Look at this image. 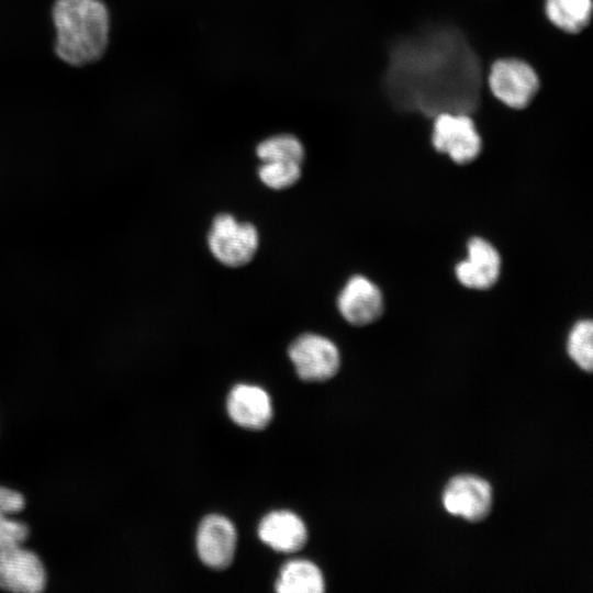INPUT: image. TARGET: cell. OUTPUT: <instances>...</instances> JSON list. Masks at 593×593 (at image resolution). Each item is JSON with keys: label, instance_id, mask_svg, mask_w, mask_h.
Listing matches in <instances>:
<instances>
[{"label": "cell", "instance_id": "cell-3", "mask_svg": "<svg viewBox=\"0 0 593 593\" xmlns=\"http://www.w3.org/2000/svg\"><path fill=\"white\" fill-rule=\"evenodd\" d=\"M208 244L220 262L228 267H240L253 259L259 237L253 224L237 222L231 214L223 213L214 217Z\"/></svg>", "mask_w": 593, "mask_h": 593}, {"label": "cell", "instance_id": "cell-7", "mask_svg": "<svg viewBox=\"0 0 593 593\" xmlns=\"http://www.w3.org/2000/svg\"><path fill=\"white\" fill-rule=\"evenodd\" d=\"M467 255L455 266L458 282L470 290L485 291L501 277L502 258L496 247L481 236L467 242Z\"/></svg>", "mask_w": 593, "mask_h": 593}, {"label": "cell", "instance_id": "cell-1", "mask_svg": "<svg viewBox=\"0 0 593 593\" xmlns=\"http://www.w3.org/2000/svg\"><path fill=\"white\" fill-rule=\"evenodd\" d=\"M387 90L401 110L427 115L474 111L480 101L479 58L460 32L450 27L422 31L391 52Z\"/></svg>", "mask_w": 593, "mask_h": 593}, {"label": "cell", "instance_id": "cell-15", "mask_svg": "<svg viewBox=\"0 0 593 593\" xmlns=\"http://www.w3.org/2000/svg\"><path fill=\"white\" fill-rule=\"evenodd\" d=\"M549 21L567 33H578L590 22L592 0H545Z\"/></svg>", "mask_w": 593, "mask_h": 593}, {"label": "cell", "instance_id": "cell-9", "mask_svg": "<svg viewBox=\"0 0 593 593\" xmlns=\"http://www.w3.org/2000/svg\"><path fill=\"white\" fill-rule=\"evenodd\" d=\"M337 307L346 322L366 326L378 321L384 312L380 288L365 276H353L342 289Z\"/></svg>", "mask_w": 593, "mask_h": 593}, {"label": "cell", "instance_id": "cell-8", "mask_svg": "<svg viewBox=\"0 0 593 593\" xmlns=\"http://www.w3.org/2000/svg\"><path fill=\"white\" fill-rule=\"evenodd\" d=\"M46 584L44 566L33 551L21 545L0 549V588L20 593H37Z\"/></svg>", "mask_w": 593, "mask_h": 593}, {"label": "cell", "instance_id": "cell-5", "mask_svg": "<svg viewBox=\"0 0 593 593\" xmlns=\"http://www.w3.org/2000/svg\"><path fill=\"white\" fill-rule=\"evenodd\" d=\"M488 81L495 98L513 109L527 107L539 89L536 71L516 58H503L493 63Z\"/></svg>", "mask_w": 593, "mask_h": 593}, {"label": "cell", "instance_id": "cell-14", "mask_svg": "<svg viewBox=\"0 0 593 593\" xmlns=\"http://www.w3.org/2000/svg\"><path fill=\"white\" fill-rule=\"evenodd\" d=\"M276 590L281 593H321L324 591L322 572L309 560H291L282 567Z\"/></svg>", "mask_w": 593, "mask_h": 593}, {"label": "cell", "instance_id": "cell-16", "mask_svg": "<svg viewBox=\"0 0 593 593\" xmlns=\"http://www.w3.org/2000/svg\"><path fill=\"white\" fill-rule=\"evenodd\" d=\"M24 497L19 492L0 486V549L22 545L29 535L27 526L9 517L24 507Z\"/></svg>", "mask_w": 593, "mask_h": 593}, {"label": "cell", "instance_id": "cell-2", "mask_svg": "<svg viewBox=\"0 0 593 593\" xmlns=\"http://www.w3.org/2000/svg\"><path fill=\"white\" fill-rule=\"evenodd\" d=\"M55 52L71 66L100 59L109 43L110 15L101 0H56L52 10Z\"/></svg>", "mask_w": 593, "mask_h": 593}, {"label": "cell", "instance_id": "cell-13", "mask_svg": "<svg viewBox=\"0 0 593 593\" xmlns=\"http://www.w3.org/2000/svg\"><path fill=\"white\" fill-rule=\"evenodd\" d=\"M259 538L281 552H294L306 542L307 530L303 521L289 511H275L266 515L258 527Z\"/></svg>", "mask_w": 593, "mask_h": 593}, {"label": "cell", "instance_id": "cell-10", "mask_svg": "<svg viewBox=\"0 0 593 593\" xmlns=\"http://www.w3.org/2000/svg\"><path fill=\"white\" fill-rule=\"evenodd\" d=\"M448 513L470 522L483 519L492 505L490 484L474 475H459L450 480L443 494Z\"/></svg>", "mask_w": 593, "mask_h": 593}, {"label": "cell", "instance_id": "cell-11", "mask_svg": "<svg viewBox=\"0 0 593 593\" xmlns=\"http://www.w3.org/2000/svg\"><path fill=\"white\" fill-rule=\"evenodd\" d=\"M236 530L231 521L221 515H209L200 524L197 549L200 559L210 568H227L234 557Z\"/></svg>", "mask_w": 593, "mask_h": 593}, {"label": "cell", "instance_id": "cell-17", "mask_svg": "<svg viewBox=\"0 0 593 593\" xmlns=\"http://www.w3.org/2000/svg\"><path fill=\"white\" fill-rule=\"evenodd\" d=\"M256 154L262 161H290L302 164L304 149L301 142L292 135H278L261 142Z\"/></svg>", "mask_w": 593, "mask_h": 593}, {"label": "cell", "instance_id": "cell-12", "mask_svg": "<svg viewBox=\"0 0 593 593\" xmlns=\"http://www.w3.org/2000/svg\"><path fill=\"white\" fill-rule=\"evenodd\" d=\"M227 412L238 426L259 430L272 418V405L268 393L250 384L235 385L227 398Z\"/></svg>", "mask_w": 593, "mask_h": 593}, {"label": "cell", "instance_id": "cell-19", "mask_svg": "<svg viewBox=\"0 0 593 593\" xmlns=\"http://www.w3.org/2000/svg\"><path fill=\"white\" fill-rule=\"evenodd\" d=\"M260 180L273 190L287 189L301 177V164L290 161H266L258 169Z\"/></svg>", "mask_w": 593, "mask_h": 593}, {"label": "cell", "instance_id": "cell-4", "mask_svg": "<svg viewBox=\"0 0 593 593\" xmlns=\"http://www.w3.org/2000/svg\"><path fill=\"white\" fill-rule=\"evenodd\" d=\"M432 144L458 165L472 163L482 148L481 136L469 114L455 112L435 115Z\"/></svg>", "mask_w": 593, "mask_h": 593}, {"label": "cell", "instance_id": "cell-18", "mask_svg": "<svg viewBox=\"0 0 593 593\" xmlns=\"http://www.w3.org/2000/svg\"><path fill=\"white\" fill-rule=\"evenodd\" d=\"M567 351L581 369L592 370L593 324L591 320H580L572 326L567 339Z\"/></svg>", "mask_w": 593, "mask_h": 593}, {"label": "cell", "instance_id": "cell-6", "mask_svg": "<svg viewBox=\"0 0 593 593\" xmlns=\"http://www.w3.org/2000/svg\"><path fill=\"white\" fill-rule=\"evenodd\" d=\"M288 353L298 376L305 381H326L339 369L340 357L336 345L321 335L299 336Z\"/></svg>", "mask_w": 593, "mask_h": 593}]
</instances>
